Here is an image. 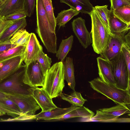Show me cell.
Listing matches in <instances>:
<instances>
[{
  "mask_svg": "<svg viewBox=\"0 0 130 130\" xmlns=\"http://www.w3.org/2000/svg\"><path fill=\"white\" fill-rule=\"evenodd\" d=\"M36 32L48 52L53 54L57 51L56 28L49 21L42 0H36Z\"/></svg>",
  "mask_w": 130,
  "mask_h": 130,
  "instance_id": "cell-1",
  "label": "cell"
},
{
  "mask_svg": "<svg viewBox=\"0 0 130 130\" xmlns=\"http://www.w3.org/2000/svg\"><path fill=\"white\" fill-rule=\"evenodd\" d=\"M27 66L22 65L15 72L0 81V90L5 93L32 95L29 90L31 87L24 82Z\"/></svg>",
  "mask_w": 130,
  "mask_h": 130,
  "instance_id": "cell-2",
  "label": "cell"
},
{
  "mask_svg": "<svg viewBox=\"0 0 130 130\" xmlns=\"http://www.w3.org/2000/svg\"><path fill=\"white\" fill-rule=\"evenodd\" d=\"M63 62L53 64L47 72L42 88L52 98L60 96L65 86Z\"/></svg>",
  "mask_w": 130,
  "mask_h": 130,
  "instance_id": "cell-3",
  "label": "cell"
},
{
  "mask_svg": "<svg viewBox=\"0 0 130 130\" xmlns=\"http://www.w3.org/2000/svg\"><path fill=\"white\" fill-rule=\"evenodd\" d=\"M90 15L92 22V46L95 53L100 54L105 49L112 34L108 31L94 7Z\"/></svg>",
  "mask_w": 130,
  "mask_h": 130,
  "instance_id": "cell-4",
  "label": "cell"
},
{
  "mask_svg": "<svg viewBox=\"0 0 130 130\" xmlns=\"http://www.w3.org/2000/svg\"><path fill=\"white\" fill-rule=\"evenodd\" d=\"M91 87L97 92L112 100L117 104L130 105V91L123 90L110 85L99 77L89 82Z\"/></svg>",
  "mask_w": 130,
  "mask_h": 130,
  "instance_id": "cell-5",
  "label": "cell"
},
{
  "mask_svg": "<svg viewBox=\"0 0 130 130\" xmlns=\"http://www.w3.org/2000/svg\"><path fill=\"white\" fill-rule=\"evenodd\" d=\"M130 30L122 33L110 35L105 50L100 57L109 61L112 60L121 51L122 45L127 43L130 45Z\"/></svg>",
  "mask_w": 130,
  "mask_h": 130,
  "instance_id": "cell-6",
  "label": "cell"
},
{
  "mask_svg": "<svg viewBox=\"0 0 130 130\" xmlns=\"http://www.w3.org/2000/svg\"><path fill=\"white\" fill-rule=\"evenodd\" d=\"M112 61L116 87L122 90H128L130 78L129 76L127 67L121 50Z\"/></svg>",
  "mask_w": 130,
  "mask_h": 130,
  "instance_id": "cell-7",
  "label": "cell"
},
{
  "mask_svg": "<svg viewBox=\"0 0 130 130\" xmlns=\"http://www.w3.org/2000/svg\"><path fill=\"white\" fill-rule=\"evenodd\" d=\"M5 94L18 105L22 116L25 117V120H26L28 117L35 115L36 111L40 108L32 95Z\"/></svg>",
  "mask_w": 130,
  "mask_h": 130,
  "instance_id": "cell-8",
  "label": "cell"
},
{
  "mask_svg": "<svg viewBox=\"0 0 130 130\" xmlns=\"http://www.w3.org/2000/svg\"><path fill=\"white\" fill-rule=\"evenodd\" d=\"M45 76L38 61L35 60L27 66L24 82L31 87H43Z\"/></svg>",
  "mask_w": 130,
  "mask_h": 130,
  "instance_id": "cell-9",
  "label": "cell"
},
{
  "mask_svg": "<svg viewBox=\"0 0 130 130\" xmlns=\"http://www.w3.org/2000/svg\"><path fill=\"white\" fill-rule=\"evenodd\" d=\"M73 32L79 42L85 48H86L92 42L90 33L87 29L85 20L81 17L74 19L72 22Z\"/></svg>",
  "mask_w": 130,
  "mask_h": 130,
  "instance_id": "cell-10",
  "label": "cell"
},
{
  "mask_svg": "<svg viewBox=\"0 0 130 130\" xmlns=\"http://www.w3.org/2000/svg\"><path fill=\"white\" fill-rule=\"evenodd\" d=\"M29 90L42 109L41 112L50 111L57 107L53 103L52 98L42 88L31 87Z\"/></svg>",
  "mask_w": 130,
  "mask_h": 130,
  "instance_id": "cell-11",
  "label": "cell"
},
{
  "mask_svg": "<svg viewBox=\"0 0 130 130\" xmlns=\"http://www.w3.org/2000/svg\"><path fill=\"white\" fill-rule=\"evenodd\" d=\"M97 60L99 77L106 83L116 86L112 61L100 56L97 58Z\"/></svg>",
  "mask_w": 130,
  "mask_h": 130,
  "instance_id": "cell-12",
  "label": "cell"
},
{
  "mask_svg": "<svg viewBox=\"0 0 130 130\" xmlns=\"http://www.w3.org/2000/svg\"><path fill=\"white\" fill-rule=\"evenodd\" d=\"M24 54L0 62V81L9 76L22 66Z\"/></svg>",
  "mask_w": 130,
  "mask_h": 130,
  "instance_id": "cell-13",
  "label": "cell"
},
{
  "mask_svg": "<svg viewBox=\"0 0 130 130\" xmlns=\"http://www.w3.org/2000/svg\"><path fill=\"white\" fill-rule=\"evenodd\" d=\"M42 49L35 34L30 33L29 40L26 46L24 61L26 66L37 60L40 51Z\"/></svg>",
  "mask_w": 130,
  "mask_h": 130,
  "instance_id": "cell-14",
  "label": "cell"
},
{
  "mask_svg": "<svg viewBox=\"0 0 130 130\" xmlns=\"http://www.w3.org/2000/svg\"><path fill=\"white\" fill-rule=\"evenodd\" d=\"M80 107L72 105L69 107L61 108L57 107L51 111L46 112H41L39 113L28 117L27 120H44V121L56 119Z\"/></svg>",
  "mask_w": 130,
  "mask_h": 130,
  "instance_id": "cell-15",
  "label": "cell"
},
{
  "mask_svg": "<svg viewBox=\"0 0 130 130\" xmlns=\"http://www.w3.org/2000/svg\"><path fill=\"white\" fill-rule=\"evenodd\" d=\"M25 0H3L0 3V15L5 16L16 11L24 10Z\"/></svg>",
  "mask_w": 130,
  "mask_h": 130,
  "instance_id": "cell-16",
  "label": "cell"
},
{
  "mask_svg": "<svg viewBox=\"0 0 130 130\" xmlns=\"http://www.w3.org/2000/svg\"><path fill=\"white\" fill-rule=\"evenodd\" d=\"M108 15L109 29L112 34L122 32L130 30V25L123 22L116 17L113 13V10H108Z\"/></svg>",
  "mask_w": 130,
  "mask_h": 130,
  "instance_id": "cell-17",
  "label": "cell"
},
{
  "mask_svg": "<svg viewBox=\"0 0 130 130\" xmlns=\"http://www.w3.org/2000/svg\"><path fill=\"white\" fill-rule=\"evenodd\" d=\"M60 2L80 12L89 15L94 8L90 0H60Z\"/></svg>",
  "mask_w": 130,
  "mask_h": 130,
  "instance_id": "cell-18",
  "label": "cell"
},
{
  "mask_svg": "<svg viewBox=\"0 0 130 130\" xmlns=\"http://www.w3.org/2000/svg\"><path fill=\"white\" fill-rule=\"evenodd\" d=\"M94 115V113L87 108L83 106L73 110L58 119L46 121H55L63 120L76 117H82L89 119Z\"/></svg>",
  "mask_w": 130,
  "mask_h": 130,
  "instance_id": "cell-19",
  "label": "cell"
},
{
  "mask_svg": "<svg viewBox=\"0 0 130 130\" xmlns=\"http://www.w3.org/2000/svg\"><path fill=\"white\" fill-rule=\"evenodd\" d=\"M62 62L64 80L67 82L69 87L74 91L76 83L73 59L70 57H66L65 60Z\"/></svg>",
  "mask_w": 130,
  "mask_h": 130,
  "instance_id": "cell-20",
  "label": "cell"
},
{
  "mask_svg": "<svg viewBox=\"0 0 130 130\" xmlns=\"http://www.w3.org/2000/svg\"><path fill=\"white\" fill-rule=\"evenodd\" d=\"M13 24L4 32L0 38V41H4L10 39L18 31L24 29L27 25L26 18L14 20Z\"/></svg>",
  "mask_w": 130,
  "mask_h": 130,
  "instance_id": "cell-21",
  "label": "cell"
},
{
  "mask_svg": "<svg viewBox=\"0 0 130 130\" xmlns=\"http://www.w3.org/2000/svg\"><path fill=\"white\" fill-rule=\"evenodd\" d=\"M73 42V36L71 35L67 38L62 40L58 50L56 51V56L60 61L63 62L67 55L71 50Z\"/></svg>",
  "mask_w": 130,
  "mask_h": 130,
  "instance_id": "cell-22",
  "label": "cell"
},
{
  "mask_svg": "<svg viewBox=\"0 0 130 130\" xmlns=\"http://www.w3.org/2000/svg\"><path fill=\"white\" fill-rule=\"evenodd\" d=\"M79 13V11L71 8L62 10L58 14L56 18V25L58 26L59 28L65 27L66 24Z\"/></svg>",
  "mask_w": 130,
  "mask_h": 130,
  "instance_id": "cell-23",
  "label": "cell"
},
{
  "mask_svg": "<svg viewBox=\"0 0 130 130\" xmlns=\"http://www.w3.org/2000/svg\"><path fill=\"white\" fill-rule=\"evenodd\" d=\"M60 96L62 99L77 106H83L85 103L87 101L83 98L80 92L75 90L69 95L62 93Z\"/></svg>",
  "mask_w": 130,
  "mask_h": 130,
  "instance_id": "cell-24",
  "label": "cell"
},
{
  "mask_svg": "<svg viewBox=\"0 0 130 130\" xmlns=\"http://www.w3.org/2000/svg\"><path fill=\"white\" fill-rule=\"evenodd\" d=\"M30 33L25 29H21L17 32L10 39L11 44L17 46H26L29 39Z\"/></svg>",
  "mask_w": 130,
  "mask_h": 130,
  "instance_id": "cell-25",
  "label": "cell"
},
{
  "mask_svg": "<svg viewBox=\"0 0 130 130\" xmlns=\"http://www.w3.org/2000/svg\"><path fill=\"white\" fill-rule=\"evenodd\" d=\"M99 109L105 113L117 117L130 112L129 108L128 107V106L121 104H117L116 105L111 107Z\"/></svg>",
  "mask_w": 130,
  "mask_h": 130,
  "instance_id": "cell-26",
  "label": "cell"
},
{
  "mask_svg": "<svg viewBox=\"0 0 130 130\" xmlns=\"http://www.w3.org/2000/svg\"><path fill=\"white\" fill-rule=\"evenodd\" d=\"M26 46L19 45L9 49L0 54V62L16 56L24 54Z\"/></svg>",
  "mask_w": 130,
  "mask_h": 130,
  "instance_id": "cell-27",
  "label": "cell"
},
{
  "mask_svg": "<svg viewBox=\"0 0 130 130\" xmlns=\"http://www.w3.org/2000/svg\"><path fill=\"white\" fill-rule=\"evenodd\" d=\"M114 15L125 23L130 25V5L117 8L113 10Z\"/></svg>",
  "mask_w": 130,
  "mask_h": 130,
  "instance_id": "cell-28",
  "label": "cell"
},
{
  "mask_svg": "<svg viewBox=\"0 0 130 130\" xmlns=\"http://www.w3.org/2000/svg\"><path fill=\"white\" fill-rule=\"evenodd\" d=\"M115 117L105 113L99 110H96V113L88 121L104 122H116L117 119Z\"/></svg>",
  "mask_w": 130,
  "mask_h": 130,
  "instance_id": "cell-29",
  "label": "cell"
},
{
  "mask_svg": "<svg viewBox=\"0 0 130 130\" xmlns=\"http://www.w3.org/2000/svg\"><path fill=\"white\" fill-rule=\"evenodd\" d=\"M46 15L50 23L56 28V18L54 15L52 0H42Z\"/></svg>",
  "mask_w": 130,
  "mask_h": 130,
  "instance_id": "cell-30",
  "label": "cell"
},
{
  "mask_svg": "<svg viewBox=\"0 0 130 130\" xmlns=\"http://www.w3.org/2000/svg\"><path fill=\"white\" fill-rule=\"evenodd\" d=\"M37 60L39 62L44 73L46 74L47 72L51 68L52 62L51 58L41 50L39 53Z\"/></svg>",
  "mask_w": 130,
  "mask_h": 130,
  "instance_id": "cell-31",
  "label": "cell"
},
{
  "mask_svg": "<svg viewBox=\"0 0 130 130\" xmlns=\"http://www.w3.org/2000/svg\"><path fill=\"white\" fill-rule=\"evenodd\" d=\"M108 5L96 6L94 7L108 31L111 34L109 29L108 15Z\"/></svg>",
  "mask_w": 130,
  "mask_h": 130,
  "instance_id": "cell-32",
  "label": "cell"
},
{
  "mask_svg": "<svg viewBox=\"0 0 130 130\" xmlns=\"http://www.w3.org/2000/svg\"><path fill=\"white\" fill-rule=\"evenodd\" d=\"M0 103L19 113L20 116L23 115L21 110L17 104L8 97L0 99Z\"/></svg>",
  "mask_w": 130,
  "mask_h": 130,
  "instance_id": "cell-33",
  "label": "cell"
},
{
  "mask_svg": "<svg viewBox=\"0 0 130 130\" xmlns=\"http://www.w3.org/2000/svg\"><path fill=\"white\" fill-rule=\"evenodd\" d=\"M130 45L126 43L122 46L121 50L124 57L127 67L128 75L130 78Z\"/></svg>",
  "mask_w": 130,
  "mask_h": 130,
  "instance_id": "cell-34",
  "label": "cell"
},
{
  "mask_svg": "<svg viewBox=\"0 0 130 130\" xmlns=\"http://www.w3.org/2000/svg\"><path fill=\"white\" fill-rule=\"evenodd\" d=\"M27 16L26 13L24 10H21L16 11L5 16L4 18L7 20L13 21L26 18Z\"/></svg>",
  "mask_w": 130,
  "mask_h": 130,
  "instance_id": "cell-35",
  "label": "cell"
},
{
  "mask_svg": "<svg viewBox=\"0 0 130 130\" xmlns=\"http://www.w3.org/2000/svg\"><path fill=\"white\" fill-rule=\"evenodd\" d=\"M36 5V0H25L24 10L27 16L30 17L33 14Z\"/></svg>",
  "mask_w": 130,
  "mask_h": 130,
  "instance_id": "cell-36",
  "label": "cell"
},
{
  "mask_svg": "<svg viewBox=\"0 0 130 130\" xmlns=\"http://www.w3.org/2000/svg\"><path fill=\"white\" fill-rule=\"evenodd\" d=\"M14 21L6 20L4 16L0 15V38L5 31L13 23Z\"/></svg>",
  "mask_w": 130,
  "mask_h": 130,
  "instance_id": "cell-37",
  "label": "cell"
},
{
  "mask_svg": "<svg viewBox=\"0 0 130 130\" xmlns=\"http://www.w3.org/2000/svg\"><path fill=\"white\" fill-rule=\"evenodd\" d=\"M110 9H114L124 6L130 5V0H110Z\"/></svg>",
  "mask_w": 130,
  "mask_h": 130,
  "instance_id": "cell-38",
  "label": "cell"
},
{
  "mask_svg": "<svg viewBox=\"0 0 130 130\" xmlns=\"http://www.w3.org/2000/svg\"><path fill=\"white\" fill-rule=\"evenodd\" d=\"M0 111L4 115L7 114L14 118L20 116L19 113L10 109L6 106L0 103Z\"/></svg>",
  "mask_w": 130,
  "mask_h": 130,
  "instance_id": "cell-39",
  "label": "cell"
},
{
  "mask_svg": "<svg viewBox=\"0 0 130 130\" xmlns=\"http://www.w3.org/2000/svg\"><path fill=\"white\" fill-rule=\"evenodd\" d=\"M17 46L12 44L10 39L4 41H0V54L9 49Z\"/></svg>",
  "mask_w": 130,
  "mask_h": 130,
  "instance_id": "cell-40",
  "label": "cell"
},
{
  "mask_svg": "<svg viewBox=\"0 0 130 130\" xmlns=\"http://www.w3.org/2000/svg\"><path fill=\"white\" fill-rule=\"evenodd\" d=\"M130 118H118L117 119L116 122H129Z\"/></svg>",
  "mask_w": 130,
  "mask_h": 130,
  "instance_id": "cell-41",
  "label": "cell"
},
{
  "mask_svg": "<svg viewBox=\"0 0 130 130\" xmlns=\"http://www.w3.org/2000/svg\"><path fill=\"white\" fill-rule=\"evenodd\" d=\"M7 97L6 94L5 93L0 90V99L5 98Z\"/></svg>",
  "mask_w": 130,
  "mask_h": 130,
  "instance_id": "cell-42",
  "label": "cell"
},
{
  "mask_svg": "<svg viewBox=\"0 0 130 130\" xmlns=\"http://www.w3.org/2000/svg\"><path fill=\"white\" fill-rule=\"evenodd\" d=\"M4 115L1 111H0V116Z\"/></svg>",
  "mask_w": 130,
  "mask_h": 130,
  "instance_id": "cell-43",
  "label": "cell"
},
{
  "mask_svg": "<svg viewBox=\"0 0 130 130\" xmlns=\"http://www.w3.org/2000/svg\"><path fill=\"white\" fill-rule=\"evenodd\" d=\"M2 1V0H0V2H1Z\"/></svg>",
  "mask_w": 130,
  "mask_h": 130,
  "instance_id": "cell-44",
  "label": "cell"
},
{
  "mask_svg": "<svg viewBox=\"0 0 130 130\" xmlns=\"http://www.w3.org/2000/svg\"><path fill=\"white\" fill-rule=\"evenodd\" d=\"M3 0H2V1H3Z\"/></svg>",
  "mask_w": 130,
  "mask_h": 130,
  "instance_id": "cell-45",
  "label": "cell"
},
{
  "mask_svg": "<svg viewBox=\"0 0 130 130\" xmlns=\"http://www.w3.org/2000/svg\"></svg>",
  "mask_w": 130,
  "mask_h": 130,
  "instance_id": "cell-46",
  "label": "cell"
}]
</instances>
